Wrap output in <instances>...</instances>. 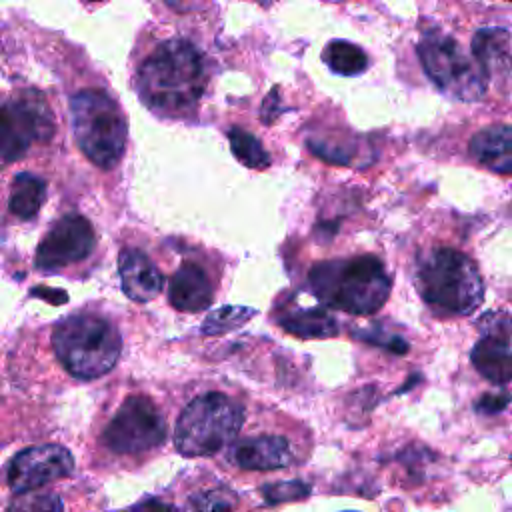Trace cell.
Returning a JSON list of instances; mask_svg holds the SVG:
<instances>
[{
  "instance_id": "6da1fadb",
  "label": "cell",
  "mask_w": 512,
  "mask_h": 512,
  "mask_svg": "<svg viewBox=\"0 0 512 512\" xmlns=\"http://www.w3.org/2000/svg\"><path fill=\"white\" fill-rule=\"evenodd\" d=\"M206 88L204 58L184 38L162 42L138 70V94L156 114L182 116L196 108Z\"/></svg>"
},
{
  "instance_id": "7a4b0ae2",
  "label": "cell",
  "mask_w": 512,
  "mask_h": 512,
  "mask_svg": "<svg viewBox=\"0 0 512 512\" xmlns=\"http://www.w3.org/2000/svg\"><path fill=\"white\" fill-rule=\"evenodd\" d=\"M308 282L326 306L356 316H368L382 308L390 296V276L376 256H354L314 264Z\"/></svg>"
},
{
  "instance_id": "3957f363",
  "label": "cell",
  "mask_w": 512,
  "mask_h": 512,
  "mask_svg": "<svg viewBox=\"0 0 512 512\" xmlns=\"http://www.w3.org/2000/svg\"><path fill=\"white\" fill-rule=\"evenodd\" d=\"M52 348L68 374L94 380L116 366L122 338L116 326L100 316L72 314L54 326Z\"/></svg>"
},
{
  "instance_id": "277c9868",
  "label": "cell",
  "mask_w": 512,
  "mask_h": 512,
  "mask_svg": "<svg viewBox=\"0 0 512 512\" xmlns=\"http://www.w3.org/2000/svg\"><path fill=\"white\" fill-rule=\"evenodd\" d=\"M416 286L422 300L442 314H470L484 298L476 264L454 248H436L424 254L418 260Z\"/></svg>"
},
{
  "instance_id": "5b68a950",
  "label": "cell",
  "mask_w": 512,
  "mask_h": 512,
  "mask_svg": "<svg viewBox=\"0 0 512 512\" xmlns=\"http://www.w3.org/2000/svg\"><path fill=\"white\" fill-rule=\"evenodd\" d=\"M70 122L84 156L102 170L114 168L126 150V118L104 90L88 88L70 98Z\"/></svg>"
},
{
  "instance_id": "8992f818",
  "label": "cell",
  "mask_w": 512,
  "mask_h": 512,
  "mask_svg": "<svg viewBox=\"0 0 512 512\" xmlns=\"http://www.w3.org/2000/svg\"><path fill=\"white\" fill-rule=\"evenodd\" d=\"M242 406L222 392L194 398L180 414L174 430V446L182 456L198 458L220 452L240 432Z\"/></svg>"
},
{
  "instance_id": "52a82bcc",
  "label": "cell",
  "mask_w": 512,
  "mask_h": 512,
  "mask_svg": "<svg viewBox=\"0 0 512 512\" xmlns=\"http://www.w3.org/2000/svg\"><path fill=\"white\" fill-rule=\"evenodd\" d=\"M426 76L448 96L474 102L486 92L488 76L474 56H468L460 44L440 32H428L416 46Z\"/></svg>"
},
{
  "instance_id": "ba28073f",
  "label": "cell",
  "mask_w": 512,
  "mask_h": 512,
  "mask_svg": "<svg viewBox=\"0 0 512 512\" xmlns=\"http://www.w3.org/2000/svg\"><path fill=\"white\" fill-rule=\"evenodd\" d=\"M54 134V118L38 90H22L2 106L0 144L2 160H18L32 142H46Z\"/></svg>"
},
{
  "instance_id": "9c48e42d",
  "label": "cell",
  "mask_w": 512,
  "mask_h": 512,
  "mask_svg": "<svg viewBox=\"0 0 512 512\" xmlns=\"http://www.w3.org/2000/svg\"><path fill=\"white\" fill-rule=\"evenodd\" d=\"M166 440V420L148 396H128L104 428L102 442L118 454H136Z\"/></svg>"
},
{
  "instance_id": "30bf717a",
  "label": "cell",
  "mask_w": 512,
  "mask_h": 512,
  "mask_svg": "<svg viewBox=\"0 0 512 512\" xmlns=\"http://www.w3.org/2000/svg\"><path fill=\"white\" fill-rule=\"evenodd\" d=\"M74 458L60 444H40L20 450L8 464L6 480L12 492L24 494L72 472Z\"/></svg>"
},
{
  "instance_id": "8fae6325",
  "label": "cell",
  "mask_w": 512,
  "mask_h": 512,
  "mask_svg": "<svg viewBox=\"0 0 512 512\" xmlns=\"http://www.w3.org/2000/svg\"><path fill=\"white\" fill-rule=\"evenodd\" d=\"M96 236L92 224L80 214L60 218L36 248V266L40 270H58L80 262L94 250Z\"/></svg>"
},
{
  "instance_id": "7c38bea8",
  "label": "cell",
  "mask_w": 512,
  "mask_h": 512,
  "mask_svg": "<svg viewBox=\"0 0 512 512\" xmlns=\"http://www.w3.org/2000/svg\"><path fill=\"white\" fill-rule=\"evenodd\" d=\"M292 446L284 436L264 434L244 438L230 448V460L248 470H276L292 462Z\"/></svg>"
},
{
  "instance_id": "4fadbf2b",
  "label": "cell",
  "mask_w": 512,
  "mask_h": 512,
  "mask_svg": "<svg viewBox=\"0 0 512 512\" xmlns=\"http://www.w3.org/2000/svg\"><path fill=\"white\" fill-rule=\"evenodd\" d=\"M118 272L124 294L134 302H148L158 296L164 284L162 272L138 248H124L118 256Z\"/></svg>"
},
{
  "instance_id": "5bb4252c",
  "label": "cell",
  "mask_w": 512,
  "mask_h": 512,
  "mask_svg": "<svg viewBox=\"0 0 512 512\" xmlns=\"http://www.w3.org/2000/svg\"><path fill=\"white\" fill-rule=\"evenodd\" d=\"M170 304L180 312H200L212 304V284L208 274L192 262L182 264L170 278Z\"/></svg>"
},
{
  "instance_id": "9a60e30c",
  "label": "cell",
  "mask_w": 512,
  "mask_h": 512,
  "mask_svg": "<svg viewBox=\"0 0 512 512\" xmlns=\"http://www.w3.org/2000/svg\"><path fill=\"white\" fill-rule=\"evenodd\" d=\"M472 158L498 174H512V124L478 130L470 140Z\"/></svg>"
},
{
  "instance_id": "2e32d148",
  "label": "cell",
  "mask_w": 512,
  "mask_h": 512,
  "mask_svg": "<svg viewBox=\"0 0 512 512\" xmlns=\"http://www.w3.org/2000/svg\"><path fill=\"white\" fill-rule=\"evenodd\" d=\"M472 56L488 78L510 72L512 34L504 28H480L472 36Z\"/></svg>"
},
{
  "instance_id": "e0dca14e",
  "label": "cell",
  "mask_w": 512,
  "mask_h": 512,
  "mask_svg": "<svg viewBox=\"0 0 512 512\" xmlns=\"http://www.w3.org/2000/svg\"><path fill=\"white\" fill-rule=\"evenodd\" d=\"M470 360L486 380L494 384L512 382V350L506 340L484 334V338L474 344Z\"/></svg>"
},
{
  "instance_id": "ac0fdd59",
  "label": "cell",
  "mask_w": 512,
  "mask_h": 512,
  "mask_svg": "<svg viewBox=\"0 0 512 512\" xmlns=\"http://www.w3.org/2000/svg\"><path fill=\"white\" fill-rule=\"evenodd\" d=\"M278 322L284 330L300 338H330L338 332L336 318L320 306L290 310Z\"/></svg>"
},
{
  "instance_id": "d6986e66",
  "label": "cell",
  "mask_w": 512,
  "mask_h": 512,
  "mask_svg": "<svg viewBox=\"0 0 512 512\" xmlns=\"http://www.w3.org/2000/svg\"><path fill=\"white\" fill-rule=\"evenodd\" d=\"M46 200V182L30 172H20L10 184L8 208L20 220H30L38 214Z\"/></svg>"
},
{
  "instance_id": "ffe728a7",
  "label": "cell",
  "mask_w": 512,
  "mask_h": 512,
  "mask_svg": "<svg viewBox=\"0 0 512 512\" xmlns=\"http://www.w3.org/2000/svg\"><path fill=\"white\" fill-rule=\"evenodd\" d=\"M322 58L332 72L342 76H358L368 68L366 52L348 40L328 42L322 52Z\"/></svg>"
},
{
  "instance_id": "44dd1931",
  "label": "cell",
  "mask_w": 512,
  "mask_h": 512,
  "mask_svg": "<svg viewBox=\"0 0 512 512\" xmlns=\"http://www.w3.org/2000/svg\"><path fill=\"white\" fill-rule=\"evenodd\" d=\"M228 140H230V148L234 152V156L248 168H266L270 164V156L268 152L262 148L260 140L256 136H252L250 132L242 130V128H232L228 132Z\"/></svg>"
},
{
  "instance_id": "7402d4cb",
  "label": "cell",
  "mask_w": 512,
  "mask_h": 512,
  "mask_svg": "<svg viewBox=\"0 0 512 512\" xmlns=\"http://www.w3.org/2000/svg\"><path fill=\"white\" fill-rule=\"evenodd\" d=\"M256 314L254 308H246V306H224V308H218L214 312H210L202 326H200V332L206 334V336H218V334H224V332H230L234 328H238L240 324L248 322L252 316Z\"/></svg>"
},
{
  "instance_id": "603a6c76",
  "label": "cell",
  "mask_w": 512,
  "mask_h": 512,
  "mask_svg": "<svg viewBox=\"0 0 512 512\" xmlns=\"http://www.w3.org/2000/svg\"><path fill=\"white\" fill-rule=\"evenodd\" d=\"M310 492V488L304 482L292 480V482H280L274 486H266L262 490L266 502H284V500H296V498H304Z\"/></svg>"
},
{
  "instance_id": "cb8c5ba5",
  "label": "cell",
  "mask_w": 512,
  "mask_h": 512,
  "mask_svg": "<svg viewBox=\"0 0 512 512\" xmlns=\"http://www.w3.org/2000/svg\"><path fill=\"white\" fill-rule=\"evenodd\" d=\"M480 326L488 336H496L502 340L512 338V316L508 314H486L482 316Z\"/></svg>"
},
{
  "instance_id": "d4e9b609",
  "label": "cell",
  "mask_w": 512,
  "mask_h": 512,
  "mask_svg": "<svg viewBox=\"0 0 512 512\" xmlns=\"http://www.w3.org/2000/svg\"><path fill=\"white\" fill-rule=\"evenodd\" d=\"M506 404H508V396H492V394H486V396H482L480 400H478V404H476V410L478 412H484V414H496V412H500L502 408H506Z\"/></svg>"
},
{
  "instance_id": "484cf974",
  "label": "cell",
  "mask_w": 512,
  "mask_h": 512,
  "mask_svg": "<svg viewBox=\"0 0 512 512\" xmlns=\"http://www.w3.org/2000/svg\"><path fill=\"white\" fill-rule=\"evenodd\" d=\"M12 508H26V510H36V508H42V510H50V508H62L60 500L56 496H46V494H40L36 496V500L32 502H16Z\"/></svg>"
},
{
  "instance_id": "4316f807",
  "label": "cell",
  "mask_w": 512,
  "mask_h": 512,
  "mask_svg": "<svg viewBox=\"0 0 512 512\" xmlns=\"http://www.w3.org/2000/svg\"><path fill=\"white\" fill-rule=\"evenodd\" d=\"M88 2H98V0H88Z\"/></svg>"
},
{
  "instance_id": "83f0119b",
  "label": "cell",
  "mask_w": 512,
  "mask_h": 512,
  "mask_svg": "<svg viewBox=\"0 0 512 512\" xmlns=\"http://www.w3.org/2000/svg\"><path fill=\"white\" fill-rule=\"evenodd\" d=\"M508 2H512V0H508Z\"/></svg>"
}]
</instances>
